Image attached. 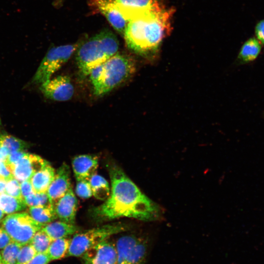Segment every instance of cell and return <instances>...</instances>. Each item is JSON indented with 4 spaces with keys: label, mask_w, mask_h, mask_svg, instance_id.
<instances>
[{
    "label": "cell",
    "mask_w": 264,
    "mask_h": 264,
    "mask_svg": "<svg viewBox=\"0 0 264 264\" xmlns=\"http://www.w3.org/2000/svg\"><path fill=\"white\" fill-rule=\"evenodd\" d=\"M28 212L34 220L43 226L57 218L53 207L31 206L29 207Z\"/></svg>",
    "instance_id": "obj_19"
},
{
    "label": "cell",
    "mask_w": 264,
    "mask_h": 264,
    "mask_svg": "<svg viewBox=\"0 0 264 264\" xmlns=\"http://www.w3.org/2000/svg\"><path fill=\"white\" fill-rule=\"evenodd\" d=\"M81 44L62 45L50 48L41 62L34 76L33 82L40 85L50 80L70 58Z\"/></svg>",
    "instance_id": "obj_6"
},
{
    "label": "cell",
    "mask_w": 264,
    "mask_h": 264,
    "mask_svg": "<svg viewBox=\"0 0 264 264\" xmlns=\"http://www.w3.org/2000/svg\"><path fill=\"white\" fill-rule=\"evenodd\" d=\"M27 154L25 151H15L11 152L5 160L6 164L11 169L12 172L15 165Z\"/></svg>",
    "instance_id": "obj_31"
},
{
    "label": "cell",
    "mask_w": 264,
    "mask_h": 264,
    "mask_svg": "<svg viewBox=\"0 0 264 264\" xmlns=\"http://www.w3.org/2000/svg\"><path fill=\"white\" fill-rule=\"evenodd\" d=\"M110 193L104 202L91 210L97 221H109L120 218L143 221L160 220L162 208L144 194L122 169L115 164L109 167Z\"/></svg>",
    "instance_id": "obj_1"
},
{
    "label": "cell",
    "mask_w": 264,
    "mask_h": 264,
    "mask_svg": "<svg viewBox=\"0 0 264 264\" xmlns=\"http://www.w3.org/2000/svg\"><path fill=\"white\" fill-rule=\"evenodd\" d=\"M89 4L94 12L103 15L112 27L123 36L127 22L115 7L114 0H89Z\"/></svg>",
    "instance_id": "obj_12"
},
{
    "label": "cell",
    "mask_w": 264,
    "mask_h": 264,
    "mask_svg": "<svg viewBox=\"0 0 264 264\" xmlns=\"http://www.w3.org/2000/svg\"><path fill=\"white\" fill-rule=\"evenodd\" d=\"M12 241L7 232L2 226H0V249H3Z\"/></svg>",
    "instance_id": "obj_35"
},
{
    "label": "cell",
    "mask_w": 264,
    "mask_h": 264,
    "mask_svg": "<svg viewBox=\"0 0 264 264\" xmlns=\"http://www.w3.org/2000/svg\"><path fill=\"white\" fill-rule=\"evenodd\" d=\"M10 153L5 146L0 144V161H5Z\"/></svg>",
    "instance_id": "obj_37"
},
{
    "label": "cell",
    "mask_w": 264,
    "mask_h": 264,
    "mask_svg": "<svg viewBox=\"0 0 264 264\" xmlns=\"http://www.w3.org/2000/svg\"><path fill=\"white\" fill-rule=\"evenodd\" d=\"M40 89L47 98L56 101H66L72 97L74 88L70 78L59 75L41 85Z\"/></svg>",
    "instance_id": "obj_9"
},
{
    "label": "cell",
    "mask_w": 264,
    "mask_h": 264,
    "mask_svg": "<svg viewBox=\"0 0 264 264\" xmlns=\"http://www.w3.org/2000/svg\"><path fill=\"white\" fill-rule=\"evenodd\" d=\"M4 213L3 211L1 210V209L0 208V220L2 219L3 217Z\"/></svg>",
    "instance_id": "obj_39"
},
{
    "label": "cell",
    "mask_w": 264,
    "mask_h": 264,
    "mask_svg": "<svg viewBox=\"0 0 264 264\" xmlns=\"http://www.w3.org/2000/svg\"><path fill=\"white\" fill-rule=\"evenodd\" d=\"M12 241L22 246L29 244L35 233L43 225L34 220L26 212L8 215L2 220V226Z\"/></svg>",
    "instance_id": "obj_7"
},
{
    "label": "cell",
    "mask_w": 264,
    "mask_h": 264,
    "mask_svg": "<svg viewBox=\"0 0 264 264\" xmlns=\"http://www.w3.org/2000/svg\"><path fill=\"white\" fill-rule=\"evenodd\" d=\"M0 264H3L1 254H0Z\"/></svg>",
    "instance_id": "obj_40"
},
{
    "label": "cell",
    "mask_w": 264,
    "mask_h": 264,
    "mask_svg": "<svg viewBox=\"0 0 264 264\" xmlns=\"http://www.w3.org/2000/svg\"><path fill=\"white\" fill-rule=\"evenodd\" d=\"M72 168L76 180L87 179L96 174L99 160L97 156L81 154L74 157Z\"/></svg>",
    "instance_id": "obj_16"
},
{
    "label": "cell",
    "mask_w": 264,
    "mask_h": 264,
    "mask_svg": "<svg viewBox=\"0 0 264 264\" xmlns=\"http://www.w3.org/2000/svg\"><path fill=\"white\" fill-rule=\"evenodd\" d=\"M261 49L259 41L254 37L250 38L242 45L239 54V59L243 62L255 60Z\"/></svg>",
    "instance_id": "obj_21"
},
{
    "label": "cell",
    "mask_w": 264,
    "mask_h": 264,
    "mask_svg": "<svg viewBox=\"0 0 264 264\" xmlns=\"http://www.w3.org/2000/svg\"><path fill=\"white\" fill-rule=\"evenodd\" d=\"M19 182L15 177L7 181L4 193L13 197L24 200L22 195Z\"/></svg>",
    "instance_id": "obj_30"
},
{
    "label": "cell",
    "mask_w": 264,
    "mask_h": 264,
    "mask_svg": "<svg viewBox=\"0 0 264 264\" xmlns=\"http://www.w3.org/2000/svg\"><path fill=\"white\" fill-rule=\"evenodd\" d=\"M50 261L46 253H36L27 264H48Z\"/></svg>",
    "instance_id": "obj_33"
},
{
    "label": "cell",
    "mask_w": 264,
    "mask_h": 264,
    "mask_svg": "<svg viewBox=\"0 0 264 264\" xmlns=\"http://www.w3.org/2000/svg\"><path fill=\"white\" fill-rule=\"evenodd\" d=\"M174 12L160 6L128 22L123 35L128 48L140 56L153 55L171 30Z\"/></svg>",
    "instance_id": "obj_2"
},
{
    "label": "cell",
    "mask_w": 264,
    "mask_h": 264,
    "mask_svg": "<svg viewBox=\"0 0 264 264\" xmlns=\"http://www.w3.org/2000/svg\"><path fill=\"white\" fill-rule=\"evenodd\" d=\"M116 264H144L147 255L145 240L134 235L120 237L116 244Z\"/></svg>",
    "instance_id": "obj_8"
},
{
    "label": "cell",
    "mask_w": 264,
    "mask_h": 264,
    "mask_svg": "<svg viewBox=\"0 0 264 264\" xmlns=\"http://www.w3.org/2000/svg\"><path fill=\"white\" fill-rule=\"evenodd\" d=\"M51 241L46 234L40 229L34 235L29 244L36 253H46Z\"/></svg>",
    "instance_id": "obj_25"
},
{
    "label": "cell",
    "mask_w": 264,
    "mask_h": 264,
    "mask_svg": "<svg viewBox=\"0 0 264 264\" xmlns=\"http://www.w3.org/2000/svg\"><path fill=\"white\" fill-rule=\"evenodd\" d=\"M48 162L41 156L27 153L14 166L13 174L19 181L30 179L39 170Z\"/></svg>",
    "instance_id": "obj_13"
},
{
    "label": "cell",
    "mask_w": 264,
    "mask_h": 264,
    "mask_svg": "<svg viewBox=\"0 0 264 264\" xmlns=\"http://www.w3.org/2000/svg\"><path fill=\"white\" fill-rule=\"evenodd\" d=\"M70 239L61 238L51 241L46 254L52 261L59 260L67 257Z\"/></svg>",
    "instance_id": "obj_22"
},
{
    "label": "cell",
    "mask_w": 264,
    "mask_h": 264,
    "mask_svg": "<svg viewBox=\"0 0 264 264\" xmlns=\"http://www.w3.org/2000/svg\"><path fill=\"white\" fill-rule=\"evenodd\" d=\"M75 192L76 195L82 198H90L92 196V192L89 180H76Z\"/></svg>",
    "instance_id": "obj_29"
},
{
    "label": "cell",
    "mask_w": 264,
    "mask_h": 264,
    "mask_svg": "<svg viewBox=\"0 0 264 264\" xmlns=\"http://www.w3.org/2000/svg\"><path fill=\"white\" fill-rule=\"evenodd\" d=\"M0 144L5 146L10 153L24 151L29 146L27 142L9 134H0Z\"/></svg>",
    "instance_id": "obj_24"
},
{
    "label": "cell",
    "mask_w": 264,
    "mask_h": 264,
    "mask_svg": "<svg viewBox=\"0 0 264 264\" xmlns=\"http://www.w3.org/2000/svg\"><path fill=\"white\" fill-rule=\"evenodd\" d=\"M126 229L125 225L112 223L76 233L70 239L67 257H81L90 248Z\"/></svg>",
    "instance_id": "obj_5"
},
{
    "label": "cell",
    "mask_w": 264,
    "mask_h": 264,
    "mask_svg": "<svg viewBox=\"0 0 264 264\" xmlns=\"http://www.w3.org/2000/svg\"><path fill=\"white\" fill-rule=\"evenodd\" d=\"M55 174L54 168L49 163L37 171L30 178L34 192H46Z\"/></svg>",
    "instance_id": "obj_18"
},
{
    "label": "cell",
    "mask_w": 264,
    "mask_h": 264,
    "mask_svg": "<svg viewBox=\"0 0 264 264\" xmlns=\"http://www.w3.org/2000/svg\"><path fill=\"white\" fill-rule=\"evenodd\" d=\"M255 31L257 39L264 44V20L260 21L257 24Z\"/></svg>",
    "instance_id": "obj_36"
},
{
    "label": "cell",
    "mask_w": 264,
    "mask_h": 264,
    "mask_svg": "<svg viewBox=\"0 0 264 264\" xmlns=\"http://www.w3.org/2000/svg\"><path fill=\"white\" fill-rule=\"evenodd\" d=\"M81 257L84 264H116V246L106 240L89 249Z\"/></svg>",
    "instance_id": "obj_11"
},
{
    "label": "cell",
    "mask_w": 264,
    "mask_h": 264,
    "mask_svg": "<svg viewBox=\"0 0 264 264\" xmlns=\"http://www.w3.org/2000/svg\"><path fill=\"white\" fill-rule=\"evenodd\" d=\"M135 70L132 58L117 52L90 72L88 76L94 95L101 96L107 94L131 77Z\"/></svg>",
    "instance_id": "obj_3"
},
{
    "label": "cell",
    "mask_w": 264,
    "mask_h": 264,
    "mask_svg": "<svg viewBox=\"0 0 264 264\" xmlns=\"http://www.w3.org/2000/svg\"><path fill=\"white\" fill-rule=\"evenodd\" d=\"M92 196L97 199L105 201L110 193V185L107 180L100 175L95 174L89 179Z\"/></svg>",
    "instance_id": "obj_20"
},
{
    "label": "cell",
    "mask_w": 264,
    "mask_h": 264,
    "mask_svg": "<svg viewBox=\"0 0 264 264\" xmlns=\"http://www.w3.org/2000/svg\"><path fill=\"white\" fill-rule=\"evenodd\" d=\"M114 5L127 22L160 6L156 0H114Z\"/></svg>",
    "instance_id": "obj_10"
},
{
    "label": "cell",
    "mask_w": 264,
    "mask_h": 264,
    "mask_svg": "<svg viewBox=\"0 0 264 264\" xmlns=\"http://www.w3.org/2000/svg\"><path fill=\"white\" fill-rule=\"evenodd\" d=\"M6 182L7 180L0 176V194L4 193Z\"/></svg>",
    "instance_id": "obj_38"
},
{
    "label": "cell",
    "mask_w": 264,
    "mask_h": 264,
    "mask_svg": "<svg viewBox=\"0 0 264 264\" xmlns=\"http://www.w3.org/2000/svg\"><path fill=\"white\" fill-rule=\"evenodd\" d=\"M36 254L30 244L22 246L17 257L16 264H27Z\"/></svg>",
    "instance_id": "obj_28"
},
{
    "label": "cell",
    "mask_w": 264,
    "mask_h": 264,
    "mask_svg": "<svg viewBox=\"0 0 264 264\" xmlns=\"http://www.w3.org/2000/svg\"><path fill=\"white\" fill-rule=\"evenodd\" d=\"M26 205L31 206L53 207V205L46 192L31 194L24 198Z\"/></svg>",
    "instance_id": "obj_26"
},
{
    "label": "cell",
    "mask_w": 264,
    "mask_h": 264,
    "mask_svg": "<svg viewBox=\"0 0 264 264\" xmlns=\"http://www.w3.org/2000/svg\"><path fill=\"white\" fill-rule=\"evenodd\" d=\"M41 230L53 241L75 234L78 232L79 228L74 223L59 220L53 221L44 225Z\"/></svg>",
    "instance_id": "obj_17"
},
{
    "label": "cell",
    "mask_w": 264,
    "mask_h": 264,
    "mask_svg": "<svg viewBox=\"0 0 264 264\" xmlns=\"http://www.w3.org/2000/svg\"></svg>",
    "instance_id": "obj_41"
},
{
    "label": "cell",
    "mask_w": 264,
    "mask_h": 264,
    "mask_svg": "<svg viewBox=\"0 0 264 264\" xmlns=\"http://www.w3.org/2000/svg\"><path fill=\"white\" fill-rule=\"evenodd\" d=\"M78 208V200L72 187L54 205V209L60 220L74 223Z\"/></svg>",
    "instance_id": "obj_15"
},
{
    "label": "cell",
    "mask_w": 264,
    "mask_h": 264,
    "mask_svg": "<svg viewBox=\"0 0 264 264\" xmlns=\"http://www.w3.org/2000/svg\"><path fill=\"white\" fill-rule=\"evenodd\" d=\"M22 245L12 241L1 251L3 264H16L17 257Z\"/></svg>",
    "instance_id": "obj_27"
},
{
    "label": "cell",
    "mask_w": 264,
    "mask_h": 264,
    "mask_svg": "<svg viewBox=\"0 0 264 264\" xmlns=\"http://www.w3.org/2000/svg\"><path fill=\"white\" fill-rule=\"evenodd\" d=\"M0 176L7 181L14 177L11 169L5 161H0Z\"/></svg>",
    "instance_id": "obj_32"
},
{
    "label": "cell",
    "mask_w": 264,
    "mask_h": 264,
    "mask_svg": "<svg viewBox=\"0 0 264 264\" xmlns=\"http://www.w3.org/2000/svg\"><path fill=\"white\" fill-rule=\"evenodd\" d=\"M20 186L23 199L34 192L30 179L21 181Z\"/></svg>",
    "instance_id": "obj_34"
},
{
    "label": "cell",
    "mask_w": 264,
    "mask_h": 264,
    "mask_svg": "<svg viewBox=\"0 0 264 264\" xmlns=\"http://www.w3.org/2000/svg\"><path fill=\"white\" fill-rule=\"evenodd\" d=\"M70 175L69 167L65 163L55 172L53 181L47 191L53 206L71 187Z\"/></svg>",
    "instance_id": "obj_14"
},
{
    "label": "cell",
    "mask_w": 264,
    "mask_h": 264,
    "mask_svg": "<svg viewBox=\"0 0 264 264\" xmlns=\"http://www.w3.org/2000/svg\"></svg>",
    "instance_id": "obj_42"
},
{
    "label": "cell",
    "mask_w": 264,
    "mask_h": 264,
    "mask_svg": "<svg viewBox=\"0 0 264 264\" xmlns=\"http://www.w3.org/2000/svg\"><path fill=\"white\" fill-rule=\"evenodd\" d=\"M119 42L110 31L105 29L90 37L76 50V60L80 75H89L93 68L117 53Z\"/></svg>",
    "instance_id": "obj_4"
},
{
    "label": "cell",
    "mask_w": 264,
    "mask_h": 264,
    "mask_svg": "<svg viewBox=\"0 0 264 264\" xmlns=\"http://www.w3.org/2000/svg\"><path fill=\"white\" fill-rule=\"evenodd\" d=\"M26 206L23 199L13 197L4 193L0 194V208L5 214H11L22 211Z\"/></svg>",
    "instance_id": "obj_23"
}]
</instances>
